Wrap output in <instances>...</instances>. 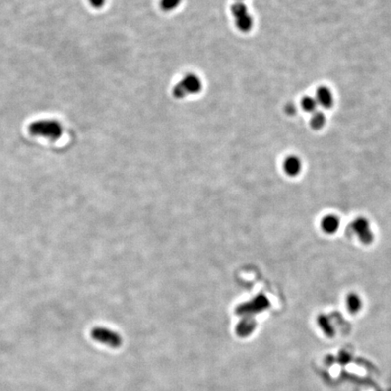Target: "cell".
<instances>
[{
    "label": "cell",
    "mask_w": 391,
    "mask_h": 391,
    "mask_svg": "<svg viewBox=\"0 0 391 391\" xmlns=\"http://www.w3.org/2000/svg\"><path fill=\"white\" fill-rule=\"evenodd\" d=\"M317 324L321 327V329L325 331V334H327L328 336H332L334 334V330L330 325L329 318L325 314H321L318 316Z\"/></svg>",
    "instance_id": "obj_13"
},
{
    "label": "cell",
    "mask_w": 391,
    "mask_h": 391,
    "mask_svg": "<svg viewBox=\"0 0 391 391\" xmlns=\"http://www.w3.org/2000/svg\"><path fill=\"white\" fill-rule=\"evenodd\" d=\"M286 111L288 112V114H293L294 113V111H295V108H294V106H293V104H289L288 106L286 107Z\"/></svg>",
    "instance_id": "obj_18"
},
{
    "label": "cell",
    "mask_w": 391,
    "mask_h": 391,
    "mask_svg": "<svg viewBox=\"0 0 391 391\" xmlns=\"http://www.w3.org/2000/svg\"><path fill=\"white\" fill-rule=\"evenodd\" d=\"M232 16L235 18L237 29L243 33L252 30L254 18L244 2H236L231 6Z\"/></svg>",
    "instance_id": "obj_4"
},
{
    "label": "cell",
    "mask_w": 391,
    "mask_h": 391,
    "mask_svg": "<svg viewBox=\"0 0 391 391\" xmlns=\"http://www.w3.org/2000/svg\"><path fill=\"white\" fill-rule=\"evenodd\" d=\"M28 131L33 136L43 137L54 141L61 138L64 129L61 123L57 120L43 119L33 122L28 127Z\"/></svg>",
    "instance_id": "obj_1"
},
{
    "label": "cell",
    "mask_w": 391,
    "mask_h": 391,
    "mask_svg": "<svg viewBox=\"0 0 391 391\" xmlns=\"http://www.w3.org/2000/svg\"><path fill=\"white\" fill-rule=\"evenodd\" d=\"M283 170L289 177L298 176L303 170V162L298 156L290 155L285 158L283 164Z\"/></svg>",
    "instance_id": "obj_8"
},
{
    "label": "cell",
    "mask_w": 391,
    "mask_h": 391,
    "mask_svg": "<svg viewBox=\"0 0 391 391\" xmlns=\"http://www.w3.org/2000/svg\"><path fill=\"white\" fill-rule=\"evenodd\" d=\"M106 0H89V3L95 9L103 8V5H105Z\"/></svg>",
    "instance_id": "obj_17"
},
{
    "label": "cell",
    "mask_w": 391,
    "mask_h": 391,
    "mask_svg": "<svg viewBox=\"0 0 391 391\" xmlns=\"http://www.w3.org/2000/svg\"><path fill=\"white\" fill-rule=\"evenodd\" d=\"M315 99L319 106L323 108L329 109L333 105V95L329 88L326 86H321L316 91Z\"/></svg>",
    "instance_id": "obj_10"
},
{
    "label": "cell",
    "mask_w": 391,
    "mask_h": 391,
    "mask_svg": "<svg viewBox=\"0 0 391 391\" xmlns=\"http://www.w3.org/2000/svg\"><path fill=\"white\" fill-rule=\"evenodd\" d=\"M257 327V321L254 317H243V319L237 324L236 332L237 336L246 338L252 334Z\"/></svg>",
    "instance_id": "obj_9"
},
{
    "label": "cell",
    "mask_w": 391,
    "mask_h": 391,
    "mask_svg": "<svg viewBox=\"0 0 391 391\" xmlns=\"http://www.w3.org/2000/svg\"><path fill=\"white\" fill-rule=\"evenodd\" d=\"M351 232L363 245H371L374 241V231L371 221L366 216H357L350 224Z\"/></svg>",
    "instance_id": "obj_3"
},
{
    "label": "cell",
    "mask_w": 391,
    "mask_h": 391,
    "mask_svg": "<svg viewBox=\"0 0 391 391\" xmlns=\"http://www.w3.org/2000/svg\"><path fill=\"white\" fill-rule=\"evenodd\" d=\"M91 335L93 339L98 342L108 345L113 348H118L122 345L121 336L117 332L107 328H103V327L93 328L91 331Z\"/></svg>",
    "instance_id": "obj_5"
},
{
    "label": "cell",
    "mask_w": 391,
    "mask_h": 391,
    "mask_svg": "<svg viewBox=\"0 0 391 391\" xmlns=\"http://www.w3.org/2000/svg\"><path fill=\"white\" fill-rule=\"evenodd\" d=\"M181 3H182V0H161L160 7L162 10L170 12V11L177 9Z\"/></svg>",
    "instance_id": "obj_15"
},
{
    "label": "cell",
    "mask_w": 391,
    "mask_h": 391,
    "mask_svg": "<svg viewBox=\"0 0 391 391\" xmlns=\"http://www.w3.org/2000/svg\"><path fill=\"white\" fill-rule=\"evenodd\" d=\"M345 305L350 314H358L363 307V300L359 293L350 292L345 297Z\"/></svg>",
    "instance_id": "obj_11"
},
{
    "label": "cell",
    "mask_w": 391,
    "mask_h": 391,
    "mask_svg": "<svg viewBox=\"0 0 391 391\" xmlns=\"http://www.w3.org/2000/svg\"><path fill=\"white\" fill-rule=\"evenodd\" d=\"M301 104L305 112L311 113V114H314V112H316L317 107L319 106L315 97H312V96H306V97L303 98Z\"/></svg>",
    "instance_id": "obj_14"
},
{
    "label": "cell",
    "mask_w": 391,
    "mask_h": 391,
    "mask_svg": "<svg viewBox=\"0 0 391 391\" xmlns=\"http://www.w3.org/2000/svg\"><path fill=\"white\" fill-rule=\"evenodd\" d=\"M245 0H236V2H244Z\"/></svg>",
    "instance_id": "obj_19"
},
{
    "label": "cell",
    "mask_w": 391,
    "mask_h": 391,
    "mask_svg": "<svg viewBox=\"0 0 391 391\" xmlns=\"http://www.w3.org/2000/svg\"><path fill=\"white\" fill-rule=\"evenodd\" d=\"M172 95L176 99H184L188 96L185 88L183 87V85L180 83V82L176 83L174 87L172 88Z\"/></svg>",
    "instance_id": "obj_16"
},
{
    "label": "cell",
    "mask_w": 391,
    "mask_h": 391,
    "mask_svg": "<svg viewBox=\"0 0 391 391\" xmlns=\"http://www.w3.org/2000/svg\"><path fill=\"white\" fill-rule=\"evenodd\" d=\"M180 82L183 85V87L185 88L188 95L200 93L203 88V83L200 78L195 73H187Z\"/></svg>",
    "instance_id": "obj_7"
},
{
    "label": "cell",
    "mask_w": 391,
    "mask_h": 391,
    "mask_svg": "<svg viewBox=\"0 0 391 391\" xmlns=\"http://www.w3.org/2000/svg\"><path fill=\"white\" fill-rule=\"evenodd\" d=\"M341 225L340 216L336 214L329 213L323 216L320 221V227L326 235H334L339 231Z\"/></svg>",
    "instance_id": "obj_6"
},
{
    "label": "cell",
    "mask_w": 391,
    "mask_h": 391,
    "mask_svg": "<svg viewBox=\"0 0 391 391\" xmlns=\"http://www.w3.org/2000/svg\"><path fill=\"white\" fill-rule=\"evenodd\" d=\"M326 124V117L323 112H314L311 118V126L314 130L322 129Z\"/></svg>",
    "instance_id": "obj_12"
},
{
    "label": "cell",
    "mask_w": 391,
    "mask_h": 391,
    "mask_svg": "<svg viewBox=\"0 0 391 391\" xmlns=\"http://www.w3.org/2000/svg\"><path fill=\"white\" fill-rule=\"evenodd\" d=\"M270 305V301L264 294H258L251 301L239 304L236 308V314L242 317H253L267 310Z\"/></svg>",
    "instance_id": "obj_2"
}]
</instances>
